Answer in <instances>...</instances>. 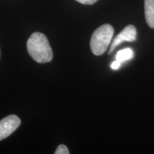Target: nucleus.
<instances>
[{
    "instance_id": "1",
    "label": "nucleus",
    "mask_w": 154,
    "mask_h": 154,
    "mask_svg": "<svg viewBox=\"0 0 154 154\" xmlns=\"http://www.w3.org/2000/svg\"><path fill=\"white\" fill-rule=\"evenodd\" d=\"M28 53L31 57L40 63L51 61L53 52L47 36L40 32H34L29 38L26 43Z\"/></svg>"
},
{
    "instance_id": "2",
    "label": "nucleus",
    "mask_w": 154,
    "mask_h": 154,
    "mask_svg": "<svg viewBox=\"0 0 154 154\" xmlns=\"http://www.w3.org/2000/svg\"><path fill=\"white\" fill-rule=\"evenodd\" d=\"M113 28L110 24H103L94 31L92 34L90 47L94 55H102L106 51L113 36Z\"/></svg>"
},
{
    "instance_id": "5",
    "label": "nucleus",
    "mask_w": 154,
    "mask_h": 154,
    "mask_svg": "<svg viewBox=\"0 0 154 154\" xmlns=\"http://www.w3.org/2000/svg\"><path fill=\"white\" fill-rule=\"evenodd\" d=\"M145 17L150 27L154 29V0H144Z\"/></svg>"
},
{
    "instance_id": "6",
    "label": "nucleus",
    "mask_w": 154,
    "mask_h": 154,
    "mask_svg": "<svg viewBox=\"0 0 154 154\" xmlns=\"http://www.w3.org/2000/svg\"><path fill=\"white\" fill-rule=\"evenodd\" d=\"M134 51L130 48H126L118 51L116 56V60H118L120 62L123 63L124 61L131 60L134 57Z\"/></svg>"
},
{
    "instance_id": "7",
    "label": "nucleus",
    "mask_w": 154,
    "mask_h": 154,
    "mask_svg": "<svg viewBox=\"0 0 154 154\" xmlns=\"http://www.w3.org/2000/svg\"><path fill=\"white\" fill-rule=\"evenodd\" d=\"M69 151L68 148L65 145H59L57 147V150L55 151V154H69Z\"/></svg>"
},
{
    "instance_id": "4",
    "label": "nucleus",
    "mask_w": 154,
    "mask_h": 154,
    "mask_svg": "<svg viewBox=\"0 0 154 154\" xmlns=\"http://www.w3.org/2000/svg\"><path fill=\"white\" fill-rule=\"evenodd\" d=\"M136 36H137V32H136V29L135 28V26L133 25H128L113 39L109 54L112 52L116 49V47H118L119 44H121L122 42H131L136 41Z\"/></svg>"
},
{
    "instance_id": "3",
    "label": "nucleus",
    "mask_w": 154,
    "mask_h": 154,
    "mask_svg": "<svg viewBox=\"0 0 154 154\" xmlns=\"http://www.w3.org/2000/svg\"><path fill=\"white\" fill-rule=\"evenodd\" d=\"M21 120L17 116L10 115L0 121V140L12 134L20 126Z\"/></svg>"
},
{
    "instance_id": "8",
    "label": "nucleus",
    "mask_w": 154,
    "mask_h": 154,
    "mask_svg": "<svg viewBox=\"0 0 154 154\" xmlns=\"http://www.w3.org/2000/svg\"><path fill=\"white\" fill-rule=\"evenodd\" d=\"M121 65V62H120V61L118 60H116L113 61V62L111 63V69H113V70H117V69L120 68Z\"/></svg>"
},
{
    "instance_id": "9",
    "label": "nucleus",
    "mask_w": 154,
    "mask_h": 154,
    "mask_svg": "<svg viewBox=\"0 0 154 154\" xmlns=\"http://www.w3.org/2000/svg\"><path fill=\"white\" fill-rule=\"evenodd\" d=\"M76 1L79 2V3L84 4V5H92L97 2V0H76Z\"/></svg>"
},
{
    "instance_id": "10",
    "label": "nucleus",
    "mask_w": 154,
    "mask_h": 154,
    "mask_svg": "<svg viewBox=\"0 0 154 154\" xmlns=\"http://www.w3.org/2000/svg\"><path fill=\"white\" fill-rule=\"evenodd\" d=\"M0 57H1V51H0Z\"/></svg>"
}]
</instances>
